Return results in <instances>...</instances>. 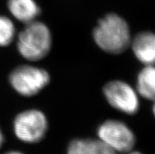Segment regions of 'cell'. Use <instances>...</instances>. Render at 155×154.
<instances>
[{"mask_svg":"<svg viewBox=\"0 0 155 154\" xmlns=\"http://www.w3.org/2000/svg\"><path fill=\"white\" fill-rule=\"evenodd\" d=\"M132 51L137 59L146 65L155 64V33L143 31L132 42Z\"/></svg>","mask_w":155,"mask_h":154,"instance_id":"obj_7","label":"cell"},{"mask_svg":"<svg viewBox=\"0 0 155 154\" xmlns=\"http://www.w3.org/2000/svg\"><path fill=\"white\" fill-rule=\"evenodd\" d=\"M153 114L155 116V101H154V105H153Z\"/></svg>","mask_w":155,"mask_h":154,"instance_id":"obj_15","label":"cell"},{"mask_svg":"<svg viewBox=\"0 0 155 154\" xmlns=\"http://www.w3.org/2000/svg\"><path fill=\"white\" fill-rule=\"evenodd\" d=\"M46 116L37 109H29L19 113L14 122V131L19 140L26 143H36L44 138L47 130Z\"/></svg>","mask_w":155,"mask_h":154,"instance_id":"obj_4","label":"cell"},{"mask_svg":"<svg viewBox=\"0 0 155 154\" xmlns=\"http://www.w3.org/2000/svg\"><path fill=\"white\" fill-rule=\"evenodd\" d=\"M67 154H117L100 139H75L69 143Z\"/></svg>","mask_w":155,"mask_h":154,"instance_id":"obj_9","label":"cell"},{"mask_svg":"<svg viewBox=\"0 0 155 154\" xmlns=\"http://www.w3.org/2000/svg\"><path fill=\"white\" fill-rule=\"evenodd\" d=\"M103 93L109 104L118 111L132 115L139 110L137 93L124 81L114 80L107 83L103 88Z\"/></svg>","mask_w":155,"mask_h":154,"instance_id":"obj_6","label":"cell"},{"mask_svg":"<svg viewBox=\"0 0 155 154\" xmlns=\"http://www.w3.org/2000/svg\"><path fill=\"white\" fill-rule=\"evenodd\" d=\"M3 135H2V131H1V129H0V147L2 146V143H3Z\"/></svg>","mask_w":155,"mask_h":154,"instance_id":"obj_12","label":"cell"},{"mask_svg":"<svg viewBox=\"0 0 155 154\" xmlns=\"http://www.w3.org/2000/svg\"><path fill=\"white\" fill-rule=\"evenodd\" d=\"M124 154H142V153H140V152H136V151H129V152H125V153Z\"/></svg>","mask_w":155,"mask_h":154,"instance_id":"obj_14","label":"cell"},{"mask_svg":"<svg viewBox=\"0 0 155 154\" xmlns=\"http://www.w3.org/2000/svg\"><path fill=\"white\" fill-rule=\"evenodd\" d=\"M10 84L22 96L31 97L38 94L50 82L48 72L32 65H21L10 73Z\"/></svg>","mask_w":155,"mask_h":154,"instance_id":"obj_3","label":"cell"},{"mask_svg":"<svg viewBox=\"0 0 155 154\" xmlns=\"http://www.w3.org/2000/svg\"><path fill=\"white\" fill-rule=\"evenodd\" d=\"M52 45L50 29L43 22L26 24L18 37L17 47L20 54L28 61H36L45 57Z\"/></svg>","mask_w":155,"mask_h":154,"instance_id":"obj_2","label":"cell"},{"mask_svg":"<svg viewBox=\"0 0 155 154\" xmlns=\"http://www.w3.org/2000/svg\"><path fill=\"white\" fill-rule=\"evenodd\" d=\"M4 154H23V153L18 152V151H10V152H6V153H4Z\"/></svg>","mask_w":155,"mask_h":154,"instance_id":"obj_13","label":"cell"},{"mask_svg":"<svg viewBox=\"0 0 155 154\" xmlns=\"http://www.w3.org/2000/svg\"><path fill=\"white\" fill-rule=\"evenodd\" d=\"M15 36V27L10 19L0 16V47H6Z\"/></svg>","mask_w":155,"mask_h":154,"instance_id":"obj_11","label":"cell"},{"mask_svg":"<svg viewBox=\"0 0 155 154\" xmlns=\"http://www.w3.org/2000/svg\"><path fill=\"white\" fill-rule=\"evenodd\" d=\"M7 7L14 18L25 24L35 21L40 13L34 0H8Z\"/></svg>","mask_w":155,"mask_h":154,"instance_id":"obj_8","label":"cell"},{"mask_svg":"<svg viewBox=\"0 0 155 154\" xmlns=\"http://www.w3.org/2000/svg\"><path fill=\"white\" fill-rule=\"evenodd\" d=\"M93 38L101 50L111 54L124 52L131 43L128 23L115 14H109L99 20L93 31Z\"/></svg>","mask_w":155,"mask_h":154,"instance_id":"obj_1","label":"cell"},{"mask_svg":"<svg viewBox=\"0 0 155 154\" xmlns=\"http://www.w3.org/2000/svg\"><path fill=\"white\" fill-rule=\"evenodd\" d=\"M98 136V139L117 153L129 152L136 144V138L132 130L123 122L114 120L105 121L99 126Z\"/></svg>","mask_w":155,"mask_h":154,"instance_id":"obj_5","label":"cell"},{"mask_svg":"<svg viewBox=\"0 0 155 154\" xmlns=\"http://www.w3.org/2000/svg\"><path fill=\"white\" fill-rule=\"evenodd\" d=\"M137 92L142 97L155 101V66L146 65L139 73L136 84Z\"/></svg>","mask_w":155,"mask_h":154,"instance_id":"obj_10","label":"cell"}]
</instances>
